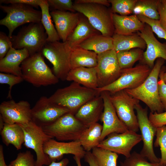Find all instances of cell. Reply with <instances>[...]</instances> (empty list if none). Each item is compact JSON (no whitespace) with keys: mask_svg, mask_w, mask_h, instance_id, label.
<instances>
[{"mask_svg":"<svg viewBox=\"0 0 166 166\" xmlns=\"http://www.w3.org/2000/svg\"><path fill=\"white\" fill-rule=\"evenodd\" d=\"M164 60L161 58L156 60L148 76L138 87L125 90L129 95L144 103L152 113H160L164 110L159 97L158 81Z\"/></svg>","mask_w":166,"mask_h":166,"instance_id":"1","label":"cell"},{"mask_svg":"<svg viewBox=\"0 0 166 166\" xmlns=\"http://www.w3.org/2000/svg\"><path fill=\"white\" fill-rule=\"evenodd\" d=\"M100 94L96 89L73 82L67 86L57 89L49 98L52 102L74 115L84 105Z\"/></svg>","mask_w":166,"mask_h":166,"instance_id":"2","label":"cell"},{"mask_svg":"<svg viewBox=\"0 0 166 166\" xmlns=\"http://www.w3.org/2000/svg\"><path fill=\"white\" fill-rule=\"evenodd\" d=\"M43 56L41 52L30 55L21 66L23 80L36 87L54 85L59 82Z\"/></svg>","mask_w":166,"mask_h":166,"instance_id":"3","label":"cell"},{"mask_svg":"<svg viewBox=\"0 0 166 166\" xmlns=\"http://www.w3.org/2000/svg\"><path fill=\"white\" fill-rule=\"evenodd\" d=\"M75 11L81 14L88 19L91 25L103 35L112 37L115 33L113 15L111 9L101 4L73 3Z\"/></svg>","mask_w":166,"mask_h":166,"instance_id":"4","label":"cell"},{"mask_svg":"<svg viewBox=\"0 0 166 166\" xmlns=\"http://www.w3.org/2000/svg\"><path fill=\"white\" fill-rule=\"evenodd\" d=\"M47 35L41 22L31 23L23 27L18 34L10 38L16 49H26L30 55L41 52L47 42Z\"/></svg>","mask_w":166,"mask_h":166,"instance_id":"5","label":"cell"},{"mask_svg":"<svg viewBox=\"0 0 166 166\" xmlns=\"http://www.w3.org/2000/svg\"><path fill=\"white\" fill-rule=\"evenodd\" d=\"M0 9L6 14L0 21V25L8 30V37L11 38L14 30L18 27L28 23L41 22L42 12L27 5L14 4L0 6Z\"/></svg>","mask_w":166,"mask_h":166,"instance_id":"6","label":"cell"},{"mask_svg":"<svg viewBox=\"0 0 166 166\" xmlns=\"http://www.w3.org/2000/svg\"><path fill=\"white\" fill-rule=\"evenodd\" d=\"M87 128L70 113L62 115L51 124L42 127L47 135L61 141L79 140Z\"/></svg>","mask_w":166,"mask_h":166,"instance_id":"7","label":"cell"},{"mask_svg":"<svg viewBox=\"0 0 166 166\" xmlns=\"http://www.w3.org/2000/svg\"><path fill=\"white\" fill-rule=\"evenodd\" d=\"M71 49L66 42H47L41 52L53 65V72L62 81L66 80L70 70V59Z\"/></svg>","mask_w":166,"mask_h":166,"instance_id":"8","label":"cell"},{"mask_svg":"<svg viewBox=\"0 0 166 166\" xmlns=\"http://www.w3.org/2000/svg\"><path fill=\"white\" fill-rule=\"evenodd\" d=\"M152 69L148 65L142 63L134 67L122 69L120 76L115 81L96 89L99 93L107 91L113 94L123 90L135 89L145 81Z\"/></svg>","mask_w":166,"mask_h":166,"instance_id":"9","label":"cell"},{"mask_svg":"<svg viewBox=\"0 0 166 166\" xmlns=\"http://www.w3.org/2000/svg\"><path fill=\"white\" fill-rule=\"evenodd\" d=\"M18 124V123H17ZM24 133V146L34 150L36 155V166L48 165L51 163L49 156L43 150V146L51 136L46 134L42 127L32 121L25 124H18Z\"/></svg>","mask_w":166,"mask_h":166,"instance_id":"10","label":"cell"},{"mask_svg":"<svg viewBox=\"0 0 166 166\" xmlns=\"http://www.w3.org/2000/svg\"><path fill=\"white\" fill-rule=\"evenodd\" d=\"M110 98L118 117L128 130L138 132V124L134 110L140 101L129 95L125 90L110 93Z\"/></svg>","mask_w":166,"mask_h":166,"instance_id":"11","label":"cell"},{"mask_svg":"<svg viewBox=\"0 0 166 166\" xmlns=\"http://www.w3.org/2000/svg\"><path fill=\"white\" fill-rule=\"evenodd\" d=\"M135 109L143 143L140 153L150 162L159 163L160 158L156 155L153 148V139L157 128L152 125L149 120L147 108H143L139 103L135 105Z\"/></svg>","mask_w":166,"mask_h":166,"instance_id":"12","label":"cell"},{"mask_svg":"<svg viewBox=\"0 0 166 166\" xmlns=\"http://www.w3.org/2000/svg\"><path fill=\"white\" fill-rule=\"evenodd\" d=\"M96 68L97 88L105 87L115 81L121 73L116 52L112 49L98 54Z\"/></svg>","mask_w":166,"mask_h":166,"instance_id":"13","label":"cell"},{"mask_svg":"<svg viewBox=\"0 0 166 166\" xmlns=\"http://www.w3.org/2000/svg\"><path fill=\"white\" fill-rule=\"evenodd\" d=\"M142 140L141 135L131 131L114 133L100 142L98 147L129 157L133 147Z\"/></svg>","mask_w":166,"mask_h":166,"instance_id":"14","label":"cell"},{"mask_svg":"<svg viewBox=\"0 0 166 166\" xmlns=\"http://www.w3.org/2000/svg\"><path fill=\"white\" fill-rule=\"evenodd\" d=\"M69 111L50 101L49 97L42 96L31 108L32 121L42 127L53 123Z\"/></svg>","mask_w":166,"mask_h":166,"instance_id":"15","label":"cell"},{"mask_svg":"<svg viewBox=\"0 0 166 166\" xmlns=\"http://www.w3.org/2000/svg\"><path fill=\"white\" fill-rule=\"evenodd\" d=\"M0 115L8 124H25L32 121L31 108L29 103L22 100L3 101L0 105Z\"/></svg>","mask_w":166,"mask_h":166,"instance_id":"16","label":"cell"},{"mask_svg":"<svg viewBox=\"0 0 166 166\" xmlns=\"http://www.w3.org/2000/svg\"><path fill=\"white\" fill-rule=\"evenodd\" d=\"M103 100L104 108L101 120L103 123L101 141L109 134L122 133L128 130L127 128L118 117L110 98V93L107 91L100 93Z\"/></svg>","mask_w":166,"mask_h":166,"instance_id":"17","label":"cell"},{"mask_svg":"<svg viewBox=\"0 0 166 166\" xmlns=\"http://www.w3.org/2000/svg\"><path fill=\"white\" fill-rule=\"evenodd\" d=\"M145 41L146 45L141 63L148 65L152 69L154 62L158 58L166 61V43H162L155 37L150 26L145 23L143 28L137 32Z\"/></svg>","mask_w":166,"mask_h":166,"instance_id":"18","label":"cell"},{"mask_svg":"<svg viewBox=\"0 0 166 166\" xmlns=\"http://www.w3.org/2000/svg\"><path fill=\"white\" fill-rule=\"evenodd\" d=\"M43 150L51 162L61 160L65 154L73 155L81 159L86 153L79 140L65 142H58L52 138L45 143Z\"/></svg>","mask_w":166,"mask_h":166,"instance_id":"19","label":"cell"},{"mask_svg":"<svg viewBox=\"0 0 166 166\" xmlns=\"http://www.w3.org/2000/svg\"><path fill=\"white\" fill-rule=\"evenodd\" d=\"M60 39L66 42L79 22L80 14L69 11L52 10L50 12Z\"/></svg>","mask_w":166,"mask_h":166,"instance_id":"20","label":"cell"},{"mask_svg":"<svg viewBox=\"0 0 166 166\" xmlns=\"http://www.w3.org/2000/svg\"><path fill=\"white\" fill-rule=\"evenodd\" d=\"M104 108L103 100L100 93L82 106L74 116L88 128L101 120Z\"/></svg>","mask_w":166,"mask_h":166,"instance_id":"21","label":"cell"},{"mask_svg":"<svg viewBox=\"0 0 166 166\" xmlns=\"http://www.w3.org/2000/svg\"><path fill=\"white\" fill-rule=\"evenodd\" d=\"M30 56L26 49H16L12 45L6 55L0 60V72L22 77L21 65Z\"/></svg>","mask_w":166,"mask_h":166,"instance_id":"22","label":"cell"},{"mask_svg":"<svg viewBox=\"0 0 166 166\" xmlns=\"http://www.w3.org/2000/svg\"><path fill=\"white\" fill-rule=\"evenodd\" d=\"M80 14L77 25L69 35L66 42L71 49L78 47L81 43L89 38L101 34L91 25L85 16Z\"/></svg>","mask_w":166,"mask_h":166,"instance_id":"23","label":"cell"},{"mask_svg":"<svg viewBox=\"0 0 166 166\" xmlns=\"http://www.w3.org/2000/svg\"><path fill=\"white\" fill-rule=\"evenodd\" d=\"M113 19L114 33L119 34L129 35L140 31L145 24L135 14L123 16L113 13Z\"/></svg>","mask_w":166,"mask_h":166,"instance_id":"24","label":"cell"},{"mask_svg":"<svg viewBox=\"0 0 166 166\" xmlns=\"http://www.w3.org/2000/svg\"><path fill=\"white\" fill-rule=\"evenodd\" d=\"M66 80L73 81L86 88L96 89L98 88L96 67H80L71 69Z\"/></svg>","mask_w":166,"mask_h":166,"instance_id":"25","label":"cell"},{"mask_svg":"<svg viewBox=\"0 0 166 166\" xmlns=\"http://www.w3.org/2000/svg\"><path fill=\"white\" fill-rule=\"evenodd\" d=\"M97 61V54L94 51L80 47L71 49L70 59L71 70L80 67H96Z\"/></svg>","mask_w":166,"mask_h":166,"instance_id":"26","label":"cell"},{"mask_svg":"<svg viewBox=\"0 0 166 166\" xmlns=\"http://www.w3.org/2000/svg\"><path fill=\"white\" fill-rule=\"evenodd\" d=\"M112 37L114 49L116 52L136 48L144 50L146 48L145 41L137 33L126 35L114 33Z\"/></svg>","mask_w":166,"mask_h":166,"instance_id":"27","label":"cell"},{"mask_svg":"<svg viewBox=\"0 0 166 166\" xmlns=\"http://www.w3.org/2000/svg\"><path fill=\"white\" fill-rule=\"evenodd\" d=\"M0 132L2 141L6 146L11 144L17 150L22 148V145L24 142V133L18 124L5 123Z\"/></svg>","mask_w":166,"mask_h":166,"instance_id":"28","label":"cell"},{"mask_svg":"<svg viewBox=\"0 0 166 166\" xmlns=\"http://www.w3.org/2000/svg\"><path fill=\"white\" fill-rule=\"evenodd\" d=\"M78 47L94 51L97 54L114 49L112 37L104 36L102 34L89 38L81 43Z\"/></svg>","mask_w":166,"mask_h":166,"instance_id":"29","label":"cell"},{"mask_svg":"<svg viewBox=\"0 0 166 166\" xmlns=\"http://www.w3.org/2000/svg\"><path fill=\"white\" fill-rule=\"evenodd\" d=\"M102 125L98 122L87 128L79 139L81 145L86 152H90L97 147L101 141Z\"/></svg>","mask_w":166,"mask_h":166,"instance_id":"30","label":"cell"},{"mask_svg":"<svg viewBox=\"0 0 166 166\" xmlns=\"http://www.w3.org/2000/svg\"><path fill=\"white\" fill-rule=\"evenodd\" d=\"M39 7L42 12L41 22L47 35V42L59 41L60 39L52 23L47 0H42Z\"/></svg>","mask_w":166,"mask_h":166,"instance_id":"31","label":"cell"},{"mask_svg":"<svg viewBox=\"0 0 166 166\" xmlns=\"http://www.w3.org/2000/svg\"><path fill=\"white\" fill-rule=\"evenodd\" d=\"M158 0H137L133 11V14L159 20L157 10Z\"/></svg>","mask_w":166,"mask_h":166,"instance_id":"32","label":"cell"},{"mask_svg":"<svg viewBox=\"0 0 166 166\" xmlns=\"http://www.w3.org/2000/svg\"><path fill=\"white\" fill-rule=\"evenodd\" d=\"M116 52L119 65L122 69L132 67L136 62L141 61L144 52L141 49L136 48Z\"/></svg>","mask_w":166,"mask_h":166,"instance_id":"33","label":"cell"},{"mask_svg":"<svg viewBox=\"0 0 166 166\" xmlns=\"http://www.w3.org/2000/svg\"><path fill=\"white\" fill-rule=\"evenodd\" d=\"M92 153L99 166H117V153L98 147L93 148Z\"/></svg>","mask_w":166,"mask_h":166,"instance_id":"34","label":"cell"},{"mask_svg":"<svg viewBox=\"0 0 166 166\" xmlns=\"http://www.w3.org/2000/svg\"><path fill=\"white\" fill-rule=\"evenodd\" d=\"M137 0H109L111 5V10L113 13L126 16L133 13Z\"/></svg>","mask_w":166,"mask_h":166,"instance_id":"35","label":"cell"},{"mask_svg":"<svg viewBox=\"0 0 166 166\" xmlns=\"http://www.w3.org/2000/svg\"><path fill=\"white\" fill-rule=\"evenodd\" d=\"M145 157L136 151L131 153L123 161L120 162L121 166H164L160 163H153L149 162Z\"/></svg>","mask_w":166,"mask_h":166,"instance_id":"36","label":"cell"},{"mask_svg":"<svg viewBox=\"0 0 166 166\" xmlns=\"http://www.w3.org/2000/svg\"><path fill=\"white\" fill-rule=\"evenodd\" d=\"M156 136L154 145L155 147L160 148L161 157L160 163L166 166V125L157 128Z\"/></svg>","mask_w":166,"mask_h":166,"instance_id":"37","label":"cell"},{"mask_svg":"<svg viewBox=\"0 0 166 166\" xmlns=\"http://www.w3.org/2000/svg\"><path fill=\"white\" fill-rule=\"evenodd\" d=\"M10 164L11 166H36V162L31 152L27 150L19 153Z\"/></svg>","mask_w":166,"mask_h":166,"instance_id":"38","label":"cell"},{"mask_svg":"<svg viewBox=\"0 0 166 166\" xmlns=\"http://www.w3.org/2000/svg\"><path fill=\"white\" fill-rule=\"evenodd\" d=\"M140 21L148 25L158 37L166 40V31L161 26L159 20H153L141 15H137Z\"/></svg>","mask_w":166,"mask_h":166,"instance_id":"39","label":"cell"},{"mask_svg":"<svg viewBox=\"0 0 166 166\" xmlns=\"http://www.w3.org/2000/svg\"><path fill=\"white\" fill-rule=\"evenodd\" d=\"M49 9L75 12L73 3L71 0H47Z\"/></svg>","mask_w":166,"mask_h":166,"instance_id":"40","label":"cell"},{"mask_svg":"<svg viewBox=\"0 0 166 166\" xmlns=\"http://www.w3.org/2000/svg\"><path fill=\"white\" fill-rule=\"evenodd\" d=\"M24 81L22 77L12 74L3 73H0V83L9 85V91L7 98L12 99L11 90L13 86Z\"/></svg>","mask_w":166,"mask_h":166,"instance_id":"41","label":"cell"},{"mask_svg":"<svg viewBox=\"0 0 166 166\" xmlns=\"http://www.w3.org/2000/svg\"><path fill=\"white\" fill-rule=\"evenodd\" d=\"M165 70V68L162 66L159 76L160 79L158 80V85L160 100L164 110L166 111V84L163 79V75Z\"/></svg>","mask_w":166,"mask_h":166,"instance_id":"42","label":"cell"},{"mask_svg":"<svg viewBox=\"0 0 166 166\" xmlns=\"http://www.w3.org/2000/svg\"><path fill=\"white\" fill-rule=\"evenodd\" d=\"M148 118L152 125L156 128L166 125V111L160 113L151 112Z\"/></svg>","mask_w":166,"mask_h":166,"instance_id":"43","label":"cell"},{"mask_svg":"<svg viewBox=\"0 0 166 166\" xmlns=\"http://www.w3.org/2000/svg\"><path fill=\"white\" fill-rule=\"evenodd\" d=\"M12 45L10 38L3 32H0V60L6 55Z\"/></svg>","mask_w":166,"mask_h":166,"instance_id":"44","label":"cell"},{"mask_svg":"<svg viewBox=\"0 0 166 166\" xmlns=\"http://www.w3.org/2000/svg\"><path fill=\"white\" fill-rule=\"evenodd\" d=\"M42 0H0V3L14 4H19L30 6L38 8Z\"/></svg>","mask_w":166,"mask_h":166,"instance_id":"45","label":"cell"},{"mask_svg":"<svg viewBox=\"0 0 166 166\" xmlns=\"http://www.w3.org/2000/svg\"><path fill=\"white\" fill-rule=\"evenodd\" d=\"M157 10L160 16V21H166V3L161 0H158Z\"/></svg>","mask_w":166,"mask_h":166,"instance_id":"46","label":"cell"},{"mask_svg":"<svg viewBox=\"0 0 166 166\" xmlns=\"http://www.w3.org/2000/svg\"><path fill=\"white\" fill-rule=\"evenodd\" d=\"M75 3H89L102 5L109 7L110 5L109 0H76Z\"/></svg>","mask_w":166,"mask_h":166,"instance_id":"47","label":"cell"},{"mask_svg":"<svg viewBox=\"0 0 166 166\" xmlns=\"http://www.w3.org/2000/svg\"><path fill=\"white\" fill-rule=\"evenodd\" d=\"M85 161L89 166H99L97 164L91 152H86L84 157Z\"/></svg>","mask_w":166,"mask_h":166,"instance_id":"48","label":"cell"},{"mask_svg":"<svg viewBox=\"0 0 166 166\" xmlns=\"http://www.w3.org/2000/svg\"><path fill=\"white\" fill-rule=\"evenodd\" d=\"M69 162V159L67 158H65L59 162L52 161L49 165L43 166H67Z\"/></svg>","mask_w":166,"mask_h":166,"instance_id":"49","label":"cell"},{"mask_svg":"<svg viewBox=\"0 0 166 166\" xmlns=\"http://www.w3.org/2000/svg\"><path fill=\"white\" fill-rule=\"evenodd\" d=\"M0 166H11L10 164L7 165L5 162L3 147L2 145H0Z\"/></svg>","mask_w":166,"mask_h":166,"instance_id":"50","label":"cell"},{"mask_svg":"<svg viewBox=\"0 0 166 166\" xmlns=\"http://www.w3.org/2000/svg\"><path fill=\"white\" fill-rule=\"evenodd\" d=\"M73 158L76 162L77 166H82L81 161V158L80 157L74 156Z\"/></svg>","mask_w":166,"mask_h":166,"instance_id":"51","label":"cell"},{"mask_svg":"<svg viewBox=\"0 0 166 166\" xmlns=\"http://www.w3.org/2000/svg\"><path fill=\"white\" fill-rule=\"evenodd\" d=\"M5 123L2 117L0 115V131H1L3 128Z\"/></svg>","mask_w":166,"mask_h":166,"instance_id":"52","label":"cell"},{"mask_svg":"<svg viewBox=\"0 0 166 166\" xmlns=\"http://www.w3.org/2000/svg\"><path fill=\"white\" fill-rule=\"evenodd\" d=\"M159 21L161 26L166 31V21Z\"/></svg>","mask_w":166,"mask_h":166,"instance_id":"53","label":"cell"},{"mask_svg":"<svg viewBox=\"0 0 166 166\" xmlns=\"http://www.w3.org/2000/svg\"><path fill=\"white\" fill-rule=\"evenodd\" d=\"M163 79L164 81L166 84V72H164L163 73Z\"/></svg>","mask_w":166,"mask_h":166,"instance_id":"54","label":"cell"},{"mask_svg":"<svg viewBox=\"0 0 166 166\" xmlns=\"http://www.w3.org/2000/svg\"><path fill=\"white\" fill-rule=\"evenodd\" d=\"M162 1L166 3V0H162Z\"/></svg>","mask_w":166,"mask_h":166,"instance_id":"55","label":"cell"}]
</instances>
